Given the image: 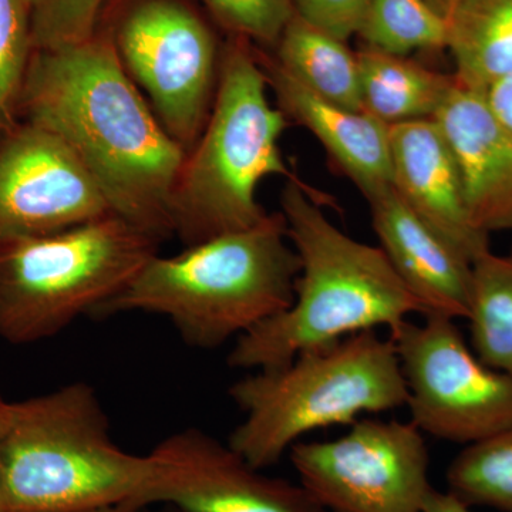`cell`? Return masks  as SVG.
Wrapping results in <instances>:
<instances>
[{"label":"cell","instance_id":"cell-1","mask_svg":"<svg viewBox=\"0 0 512 512\" xmlns=\"http://www.w3.org/2000/svg\"><path fill=\"white\" fill-rule=\"evenodd\" d=\"M20 120L72 150L111 212L158 241L173 237L171 197L187 151L128 76L113 40L35 49Z\"/></svg>","mask_w":512,"mask_h":512},{"label":"cell","instance_id":"cell-2","mask_svg":"<svg viewBox=\"0 0 512 512\" xmlns=\"http://www.w3.org/2000/svg\"><path fill=\"white\" fill-rule=\"evenodd\" d=\"M325 195L293 174L281 192V214L301 262L293 302L237 339L234 369L259 370L291 362L305 350L379 328L389 333L421 306L380 247L346 235L326 217Z\"/></svg>","mask_w":512,"mask_h":512},{"label":"cell","instance_id":"cell-3","mask_svg":"<svg viewBox=\"0 0 512 512\" xmlns=\"http://www.w3.org/2000/svg\"><path fill=\"white\" fill-rule=\"evenodd\" d=\"M299 271L284 215L276 212L181 254L154 255L94 318L153 313L170 320L188 345L220 348L286 311Z\"/></svg>","mask_w":512,"mask_h":512},{"label":"cell","instance_id":"cell-4","mask_svg":"<svg viewBox=\"0 0 512 512\" xmlns=\"http://www.w3.org/2000/svg\"><path fill=\"white\" fill-rule=\"evenodd\" d=\"M154 451L121 450L89 384L10 402L3 444L6 512L146 510L160 477Z\"/></svg>","mask_w":512,"mask_h":512},{"label":"cell","instance_id":"cell-5","mask_svg":"<svg viewBox=\"0 0 512 512\" xmlns=\"http://www.w3.org/2000/svg\"><path fill=\"white\" fill-rule=\"evenodd\" d=\"M252 372L229 387L244 420L228 444L258 470L278 464L313 431L352 426L363 414L393 412L407 403L396 346L377 330Z\"/></svg>","mask_w":512,"mask_h":512},{"label":"cell","instance_id":"cell-6","mask_svg":"<svg viewBox=\"0 0 512 512\" xmlns=\"http://www.w3.org/2000/svg\"><path fill=\"white\" fill-rule=\"evenodd\" d=\"M268 90L251 46L244 40L228 46L210 116L171 197V225L185 247L254 227L268 215L256 200L261 181L295 174L279 146L289 120Z\"/></svg>","mask_w":512,"mask_h":512},{"label":"cell","instance_id":"cell-7","mask_svg":"<svg viewBox=\"0 0 512 512\" xmlns=\"http://www.w3.org/2000/svg\"><path fill=\"white\" fill-rule=\"evenodd\" d=\"M161 242L116 214L0 248V338H53L119 295Z\"/></svg>","mask_w":512,"mask_h":512},{"label":"cell","instance_id":"cell-8","mask_svg":"<svg viewBox=\"0 0 512 512\" xmlns=\"http://www.w3.org/2000/svg\"><path fill=\"white\" fill-rule=\"evenodd\" d=\"M410 423L421 434L471 446L512 427V377L485 365L456 320L423 316L390 332Z\"/></svg>","mask_w":512,"mask_h":512},{"label":"cell","instance_id":"cell-9","mask_svg":"<svg viewBox=\"0 0 512 512\" xmlns=\"http://www.w3.org/2000/svg\"><path fill=\"white\" fill-rule=\"evenodd\" d=\"M288 454L325 512H423L433 487L429 448L410 421L359 419L338 439L299 441Z\"/></svg>","mask_w":512,"mask_h":512},{"label":"cell","instance_id":"cell-10","mask_svg":"<svg viewBox=\"0 0 512 512\" xmlns=\"http://www.w3.org/2000/svg\"><path fill=\"white\" fill-rule=\"evenodd\" d=\"M113 43L160 123L188 153L217 92L221 62L211 30L178 0H143L128 12Z\"/></svg>","mask_w":512,"mask_h":512},{"label":"cell","instance_id":"cell-11","mask_svg":"<svg viewBox=\"0 0 512 512\" xmlns=\"http://www.w3.org/2000/svg\"><path fill=\"white\" fill-rule=\"evenodd\" d=\"M113 214L69 147L20 121L0 140V248Z\"/></svg>","mask_w":512,"mask_h":512},{"label":"cell","instance_id":"cell-12","mask_svg":"<svg viewBox=\"0 0 512 512\" xmlns=\"http://www.w3.org/2000/svg\"><path fill=\"white\" fill-rule=\"evenodd\" d=\"M153 451L160 460V477L146 508L167 504L180 512H325L301 484L265 476L205 431H178Z\"/></svg>","mask_w":512,"mask_h":512},{"label":"cell","instance_id":"cell-13","mask_svg":"<svg viewBox=\"0 0 512 512\" xmlns=\"http://www.w3.org/2000/svg\"><path fill=\"white\" fill-rule=\"evenodd\" d=\"M392 185L407 205L473 264L490 251V235L471 221L456 157L437 121L390 127Z\"/></svg>","mask_w":512,"mask_h":512},{"label":"cell","instance_id":"cell-14","mask_svg":"<svg viewBox=\"0 0 512 512\" xmlns=\"http://www.w3.org/2000/svg\"><path fill=\"white\" fill-rule=\"evenodd\" d=\"M434 120L456 157L473 224L487 235L512 232L511 131L488 107L483 93L456 77Z\"/></svg>","mask_w":512,"mask_h":512},{"label":"cell","instance_id":"cell-15","mask_svg":"<svg viewBox=\"0 0 512 512\" xmlns=\"http://www.w3.org/2000/svg\"><path fill=\"white\" fill-rule=\"evenodd\" d=\"M373 229L421 316L467 319L473 264L431 229L392 187L367 198Z\"/></svg>","mask_w":512,"mask_h":512},{"label":"cell","instance_id":"cell-16","mask_svg":"<svg viewBox=\"0 0 512 512\" xmlns=\"http://www.w3.org/2000/svg\"><path fill=\"white\" fill-rule=\"evenodd\" d=\"M276 106L289 123L298 124L322 144L330 161L363 197L392 187L390 127L365 113L330 103L286 72L278 60L259 55Z\"/></svg>","mask_w":512,"mask_h":512},{"label":"cell","instance_id":"cell-17","mask_svg":"<svg viewBox=\"0 0 512 512\" xmlns=\"http://www.w3.org/2000/svg\"><path fill=\"white\" fill-rule=\"evenodd\" d=\"M356 56L363 111L389 127L434 119L453 84V74L436 72L407 56L373 47Z\"/></svg>","mask_w":512,"mask_h":512},{"label":"cell","instance_id":"cell-18","mask_svg":"<svg viewBox=\"0 0 512 512\" xmlns=\"http://www.w3.org/2000/svg\"><path fill=\"white\" fill-rule=\"evenodd\" d=\"M447 22L458 83L483 93L512 74V0H464Z\"/></svg>","mask_w":512,"mask_h":512},{"label":"cell","instance_id":"cell-19","mask_svg":"<svg viewBox=\"0 0 512 512\" xmlns=\"http://www.w3.org/2000/svg\"><path fill=\"white\" fill-rule=\"evenodd\" d=\"M276 60L322 99L363 111L357 56L343 40L295 15L279 39Z\"/></svg>","mask_w":512,"mask_h":512},{"label":"cell","instance_id":"cell-20","mask_svg":"<svg viewBox=\"0 0 512 512\" xmlns=\"http://www.w3.org/2000/svg\"><path fill=\"white\" fill-rule=\"evenodd\" d=\"M466 320L476 355L512 377V255L490 249L473 262Z\"/></svg>","mask_w":512,"mask_h":512},{"label":"cell","instance_id":"cell-21","mask_svg":"<svg viewBox=\"0 0 512 512\" xmlns=\"http://www.w3.org/2000/svg\"><path fill=\"white\" fill-rule=\"evenodd\" d=\"M446 480L447 491L470 507L512 512V427L464 447Z\"/></svg>","mask_w":512,"mask_h":512},{"label":"cell","instance_id":"cell-22","mask_svg":"<svg viewBox=\"0 0 512 512\" xmlns=\"http://www.w3.org/2000/svg\"><path fill=\"white\" fill-rule=\"evenodd\" d=\"M359 35L367 47L397 56L447 49V16L430 0H372Z\"/></svg>","mask_w":512,"mask_h":512},{"label":"cell","instance_id":"cell-23","mask_svg":"<svg viewBox=\"0 0 512 512\" xmlns=\"http://www.w3.org/2000/svg\"><path fill=\"white\" fill-rule=\"evenodd\" d=\"M32 9L25 0H0V140L20 123V104L35 46Z\"/></svg>","mask_w":512,"mask_h":512},{"label":"cell","instance_id":"cell-24","mask_svg":"<svg viewBox=\"0 0 512 512\" xmlns=\"http://www.w3.org/2000/svg\"><path fill=\"white\" fill-rule=\"evenodd\" d=\"M104 0H43L32 13L35 49H55L94 36Z\"/></svg>","mask_w":512,"mask_h":512},{"label":"cell","instance_id":"cell-25","mask_svg":"<svg viewBox=\"0 0 512 512\" xmlns=\"http://www.w3.org/2000/svg\"><path fill=\"white\" fill-rule=\"evenodd\" d=\"M217 18L242 39L278 43L295 16L292 0H205Z\"/></svg>","mask_w":512,"mask_h":512},{"label":"cell","instance_id":"cell-26","mask_svg":"<svg viewBox=\"0 0 512 512\" xmlns=\"http://www.w3.org/2000/svg\"><path fill=\"white\" fill-rule=\"evenodd\" d=\"M295 15L336 39L359 35L372 0H292Z\"/></svg>","mask_w":512,"mask_h":512},{"label":"cell","instance_id":"cell-27","mask_svg":"<svg viewBox=\"0 0 512 512\" xmlns=\"http://www.w3.org/2000/svg\"><path fill=\"white\" fill-rule=\"evenodd\" d=\"M488 107L512 133V74L483 92Z\"/></svg>","mask_w":512,"mask_h":512},{"label":"cell","instance_id":"cell-28","mask_svg":"<svg viewBox=\"0 0 512 512\" xmlns=\"http://www.w3.org/2000/svg\"><path fill=\"white\" fill-rule=\"evenodd\" d=\"M423 512H476L470 505L464 504L463 501L454 497L450 491L437 490L431 487L424 501Z\"/></svg>","mask_w":512,"mask_h":512},{"label":"cell","instance_id":"cell-29","mask_svg":"<svg viewBox=\"0 0 512 512\" xmlns=\"http://www.w3.org/2000/svg\"><path fill=\"white\" fill-rule=\"evenodd\" d=\"M10 417V402L0 396V512H6L5 484H3V444L8 431Z\"/></svg>","mask_w":512,"mask_h":512},{"label":"cell","instance_id":"cell-30","mask_svg":"<svg viewBox=\"0 0 512 512\" xmlns=\"http://www.w3.org/2000/svg\"><path fill=\"white\" fill-rule=\"evenodd\" d=\"M464 0H437L439 3L440 9L443 10L444 15H448L456 6L460 5Z\"/></svg>","mask_w":512,"mask_h":512},{"label":"cell","instance_id":"cell-31","mask_svg":"<svg viewBox=\"0 0 512 512\" xmlns=\"http://www.w3.org/2000/svg\"><path fill=\"white\" fill-rule=\"evenodd\" d=\"M67 512H126L120 507L93 508V510L67 511Z\"/></svg>","mask_w":512,"mask_h":512},{"label":"cell","instance_id":"cell-32","mask_svg":"<svg viewBox=\"0 0 512 512\" xmlns=\"http://www.w3.org/2000/svg\"><path fill=\"white\" fill-rule=\"evenodd\" d=\"M26 3H28L29 8L33 10H36L39 8L40 5H42L43 0H25Z\"/></svg>","mask_w":512,"mask_h":512},{"label":"cell","instance_id":"cell-33","mask_svg":"<svg viewBox=\"0 0 512 512\" xmlns=\"http://www.w3.org/2000/svg\"><path fill=\"white\" fill-rule=\"evenodd\" d=\"M430 2L433 3V5L436 6L437 9H440V6H439V3H437V0H430ZM441 12H443V10H441Z\"/></svg>","mask_w":512,"mask_h":512},{"label":"cell","instance_id":"cell-34","mask_svg":"<svg viewBox=\"0 0 512 512\" xmlns=\"http://www.w3.org/2000/svg\"><path fill=\"white\" fill-rule=\"evenodd\" d=\"M511 255H512V252H511Z\"/></svg>","mask_w":512,"mask_h":512}]
</instances>
